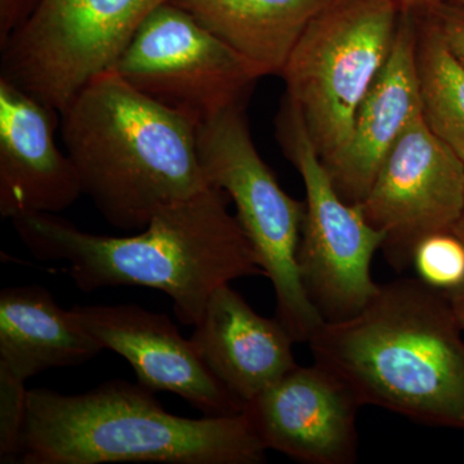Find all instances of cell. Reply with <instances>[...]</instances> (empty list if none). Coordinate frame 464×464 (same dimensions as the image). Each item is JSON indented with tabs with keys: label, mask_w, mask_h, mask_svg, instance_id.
<instances>
[{
	"label": "cell",
	"mask_w": 464,
	"mask_h": 464,
	"mask_svg": "<svg viewBox=\"0 0 464 464\" xmlns=\"http://www.w3.org/2000/svg\"><path fill=\"white\" fill-rule=\"evenodd\" d=\"M228 197L209 186L159 209L140 234L102 237L79 230L56 215L12 219L41 261H66L67 274L85 293L112 286H146L172 298L177 319L200 322L219 286L264 275L257 255L228 212Z\"/></svg>",
	"instance_id": "cell-1"
},
{
	"label": "cell",
	"mask_w": 464,
	"mask_h": 464,
	"mask_svg": "<svg viewBox=\"0 0 464 464\" xmlns=\"http://www.w3.org/2000/svg\"><path fill=\"white\" fill-rule=\"evenodd\" d=\"M308 343L362 406L464 431L463 329L450 298L418 277L383 284L362 313L324 323Z\"/></svg>",
	"instance_id": "cell-2"
},
{
	"label": "cell",
	"mask_w": 464,
	"mask_h": 464,
	"mask_svg": "<svg viewBox=\"0 0 464 464\" xmlns=\"http://www.w3.org/2000/svg\"><path fill=\"white\" fill-rule=\"evenodd\" d=\"M61 134L83 194L123 231L143 230L161 208L209 188L199 125L103 72L61 112Z\"/></svg>",
	"instance_id": "cell-3"
},
{
	"label": "cell",
	"mask_w": 464,
	"mask_h": 464,
	"mask_svg": "<svg viewBox=\"0 0 464 464\" xmlns=\"http://www.w3.org/2000/svg\"><path fill=\"white\" fill-rule=\"evenodd\" d=\"M266 450L244 411L179 417L114 380L79 395L29 390L20 463L261 464Z\"/></svg>",
	"instance_id": "cell-4"
},
{
	"label": "cell",
	"mask_w": 464,
	"mask_h": 464,
	"mask_svg": "<svg viewBox=\"0 0 464 464\" xmlns=\"http://www.w3.org/2000/svg\"><path fill=\"white\" fill-rule=\"evenodd\" d=\"M395 0H333L302 34L282 78L322 160L347 141L360 102L389 60Z\"/></svg>",
	"instance_id": "cell-5"
},
{
	"label": "cell",
	"mask_w": 464,
	"mask_h": 464,
	"mask_svg": "<svg viewBox=\"0 0 464 464\" xmlns=\"http://www.w3.org/2000/svg\"><path fill=\"white\" fill-rule=\"evenodd\" d=\"M198 154L210 186L237 207L259 267L276 297V317L295 342H308L324 320L308 299L297 264L306 203L283 190L250 136L246 106L226 110L198 128Z\"/></svg>",
	"instance_id": "cell-6"
},
{
	"label": "cell",
	"mask_w": 464,
	"mask_h": 464,
	"mask_svg": "<svg viewBox=\"0 0 464 464\" xmlns=\"http://www.w3.org/2000/svg\"><path fill=\"white\" fill-rule=\"evenodd\" d=\"M276 139L306 188V216L297 250L304 292L324 323H340L364 310L380 286L372 259L384 235L366 221L360 204L335 191L295 103L284 97Z\"/></svg>",
	"instance_id": "cell-7"
},
{
	"label": "cell",
	"mask_w": 464,
	"mask_h": 464,
	"mask_svg": "<svg viewBox=\"0 0 464 464\" xmlns=\"http://www.w3.org/2000/svg\"><path fill=\"white\" fill-rule=\"evenodd\" d=\"M172 0H43L0 44V78L63 111L96 76L115 69L143 21Z\"/></svg>",
	"instance_id": "cell-8"
},
{
	"label": "cell",
	"mask_w": 464,
	"mask_h": 464,
	"mask_svg": "<svg viewBox=\"0 0 464 464\" xmlns=\"http://www.w3.org/2000/svg\"><path fill=\"white\" fill-rule=\"evenodd\" d=\"M114 72L198 125L246 106L262 78L248 60L173 2L143 21Z\"/></svg>",
	"instance_id": "cell-9"
},
{
	"label": "cell",
	"mask_w": 464,
	"mask_h": 464,
	"mask_svg": "<svg viewBox=\"0 0 464 464\" xmlns=\"http://www.w3.org/2000/svg\"><path fill=\"white\" fill-rule=\"evenodd\" d=\"M360 206L384 235L386 261L404 271L424 237L451 231L462 215L464 161L432 133L420 111L390 150Z\"/></svg>",
	"instance_id": "cell-10"
},
{
	"label": "cell",
	"mask_w": 464,
	"mask_h": 464,
	"mask_svg": "<svg viewBox=\"0 0 464 464\" xmlns=\"http://www.w3.org/2000/svg\"><path fill=\"white\" fill-rule=\"evenodd\" d=\"M70 314L103 350L124 357L146 389L176 393L208 417L243 413L246 404L217 380L164 314L137 304H76Z\"/></svg>",
	"instance_id": "cell-11"
},
{
	"label": "cell",
	"mask_w": 464,
	"mask_h": 464,
	"mask_svg": "<svg viewBox=\"0 0 464 464\" xmlns=\"http://www.w3.org/2000/svg\"><path fill=\"white\" fill-rule=\"evenodd\" d=\"M359 400L325 366H295L244 408L265 448L304 464L356 462Z\"/></svg>",
	"instance_id": "cell-12"
},
{
	"label": "cell",
	"mask_w": 464,
	"mask_h": 464,
	"mask_svg": "<svg viewBox=\"0 0 464 464\" xmlns=\"http://www.w3.org/2000/svg\"><path fill=\"white\" fill-rule=\"evenodd\" d=\"M60 111L0 78V215H57L83 195L54 141Z\"/></svg>",
	"instance_id": "cell-13"
},
{
	"label": "cell",
	"mask_w": 464,
	"mask_h": 464,
	"mask_svg": "<svg viewBox=\"0 0 464 464\" xmlns=\"http://www.w3.org/2000/svg\"><path fill=\"white\" fill-rule=\"evenodd\" d=\"M420 111L414 14L402 12L389 60L360 102L350 137L322 160L342 199L348 204L365 200L390 150Z\"/></svg>",
	"instance_id": "cell-14"
},
{
	"label": "cell",
	"mask_w": 464,
	"mask_h": 464,
	"mask_svg": "<svg viewBox=\"0 0 464 464\" xmlns=\"http://www.w3.org/2000/svg\"><path fill=\"white\" fill-rule=\"evenodd\" d=\"M194 328L190 340L201 360L244 404L298 366L286 326L256 313L230 284L213 293Z\"/></svg>",
	"instance_id": "cell-15"
},
{
	"label": "cell",
	"mask_w": 464,
	"mask_h": 464,
	"mask_svg": "<svg viewBox=\"0 0 464 464\" xmlns=\"http://www.w3.org/2000/svg\"><path fill=\"white\" fill-rule=\"evenodd\" d=\"M102 351L43 286H9L0 292V366L18 380L84 364Z\"/></svg>",
	"instance_id": "cell-16"
},
{
	"label": "cell",
	"mask_w": 464,
	"mask_h": 464,
	"mask_svg": "<svg viewBox=\"0 0 464 464\" xmlns=\"http://www.w3.org/2000/svg\"><path fill=\"white\" fill-rule=\"evenodd\" d=\"M261 76L282 75L302 34L333 0H172Z\"/></svg>",
	"instance_id": "cell-17"
},
{
	"label": "cell",
	"mask_w": 464,
	"mask_h": 464,
	"mask_svg": "<svg viewBox=\"0 0 464 464\" xmlns=\"http://www.w3.org/2000/svg\"><path fill=\"white\" fill-rule=\"evenodd\" d=\"M415 20V72L424 123L464 161V65L429 12Z\"/></svg>",
	"instance_id": "cell-18"
},
{
	"label": "cell",
	"mask_w": 464,
	"mask_h": 464,
	"mask_svg": "<svg viewBox=\"0 0 464 464\" xmlns=\"http://www.w3.org/2000/svg\"><path fill=\"white\" fill-rule=\"evenodd\" d=\"M411 266L418 279L447 295L464 288V243L454 232L424 237L414 250Z\"/></svg>",
	"instance_id": "cell-19"
},
{
	"label": "cell",
	"mask_w": 464,
	"mask_h": 464,
	"mask_svg": "<svg viewBox=\"0 0 464 464\" xmlns=\"http://www.w3.org/2000/svg\"><path fill=\"white\" fill-rule=\"evenodd\" d=\"M26 382L0 366V463H20L25 426Z\"/></svg>",
	"instance_id": "cell-20"
},
{
	"label": "cell",
	"mask_w": 464,
	"mask_h": 464,
	"mask_svg": "<svg viewBox=\"0 0 464 464\" xmlns=\"http://www.w3.org/2000/svg\"><path fill=\"white\" fill-rule=\"evenodd\" d=\"M424 12L431 14L448 47L464 65V5L442 2Z\"/></svg>",
	"instance_id": "cell-21"
},
{
	"label": "cell",
	"mask_w": 464,
	"mask_h": 464,
	"mask_svg": "<svg viewBox=\"0 0 464 464\" xmlns=\"http://www.w3.org/2000/svg\"><path fill=\"white\" fill-rule=\"evenodd\" d=\"M43 0H0V44L24 25Z\"/></svg>",
	"instance_id": "cell-22"
},
{
	"label": "cell",
	"mask_w": 464,
	"mask_h": 464,
	"mask_svg": "<svg viewBox=\"0 0 464 464\" xmlns=\"http://www.w3.org/2000/svg\"><path fill=\"white\" fill-rule=\"evenodd\" d=\"M402 12H424L438 7L444 0H395Z\"/></svg>",
	"instance_id": "cell-23"
},
{
	"label": "cell",
	"mask_w": 464,
	"mask_h": 464,
	"mask_svg": "<svg viewBox=\"0 0 464 464\" xmlns=\"http://www.w3.org/2000/svg\"><path fill=\"white\" fill-rule=\"evenodd\" d=\"M450 298L451 304H453L454 311L458 317V322L460 324V328L464 332V288L458 290L453 295H448Z\"/></svg>",
	"instance_id": "cell-24"
},
{
	"label": "cell",
	"mask_w": 464,
	"mask_h": 464,
	"mask_svg": "<svg viewBox=\"0 0 464 464\" xmlns=\"http://www.w3.org/2000/svg\"><path fill=\"white\" fill-rule=\"evenodd\" d=\"M451 232H454V234H456L457 237H459V239L464 243V208L462 210V215H460L459 218H458L454 227L451 228Z\"/></svg>",
	"instance_id": "cell-25"
},
{
	"label": "cell",
	"mask_w": 464,
	"mask_h": 464,
	"mask_svg": "<svg viewBox=\"0 0 464 464\" xmlns=\"http://www.w3.org/2000/svg\"><path fill=\"white\" fill-rule=\"evenodd\" d=\"M444 2L453 3V5H464V0H444Z\"/></svg>",
	"instance_id": "cell-26"
}]
</instances>
